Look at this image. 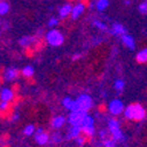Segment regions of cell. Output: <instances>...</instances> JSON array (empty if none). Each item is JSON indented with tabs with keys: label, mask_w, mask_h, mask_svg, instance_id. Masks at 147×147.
I'll return each mask as SVG.
<instances>
[{
	"label": "cell",
	"mask_w": 147,
	"mask_h": 147,
	"mask_svg": "<svg viewBox=\"0 0 147 147\" xmlns=\"http://www.w3.org/2000/svg\"><path fill=\"white\" fill-rule=\"evenodd\" d=\"M124 115L125 118H127L130 121L133 123H140L142 121L146 116H147V111L144 107V105L139 102H133L131 104H128L125 110H124Z\"/></svg>",
	"instance_id": "obj_1"
},
{
	"label": "cell",
	"mask_w": 147,
	"mask_h": 147,
	"mask_svg": "<svg viewBox=\"0 0 147 147\" xmlns=\"http://www.w3.org/2000/svg\"><path fill=\"white\" fill-rule=\"evenodd\" d=\"M46 41L53 47H59L63 43L64 38L61 32H59L56 29H51L46 34Z\"/></svg>",
	"instance_id": "obj_2"
},
{
	"label": "cell",
	"mask_w": 147,
	"mask_h": 147,
	"mask_svg": "<svg viewBox=\"0 0 147 147\" xmlns=\"http://www.w3.org/2000/svg\"><path fill=\"white\" fill-rule=\"evenodd\" d=\"M86 116H88V112L81 111V110H78V111H71L70 115L68 116V123L71 126H81Z\"/></svg>",
	"instance_id": "obj_3"
},
{
	"label": "cell",
	"mask_w": 147,
	"mask_h": 147,
	"mask_svg": "<svg viewBox=\"0 0 147 147\" xmlns=\"http://www.w3.org/2000/svg\"><path fill=\"white\" fill-rule=\"evenodd\" d=\"M76 103H77V107L81 111H84V112H88L89 110L92 109L94 106V102H92V98L88 95H81L77 99H76Z\"/></svg>",
	"instance_id": "obj_4"
},
{
	"label": "cell",
	"mask_w": 147,
	"mask_h": 147,
	"mask_svg": "<svg viewBox=\"0 0 147 147\" xmlns=\"http://www.w3.org/2000/svg\"><path fill=\"white\" fill-rule=\"evenodd\" d=\"M50 140V137L47 132H45V130L42 127H39V128H36V131H35V141L38 142L39 145L43 146L46 145L48 141Z\"/></svg>",
	"instance_id": "obj_5"
},
{
	"label": "cell",
	"mask_w": 147,
	"mask_h": 147,
	"mask_svg": "<svg viewBox=\"0 0 147 147\" xmlns=\"http://www.w3.org/2000/svg\"><path fill=\"white\" fill-rule=\"evenodd\" d=\"M124 105L120 100L116 99V100H112L111 103L109 104V111L111 112L113 116H119L123 111H124Z\"/></svg>",
	"instance_id": "obj_6"
},
{
	"label": "cell",
	"mask_w": 147,
	"mask_h": 147,
	"mask_svg": "<svg viewBox=\"0 0 147 147\" xmlns=\"http://www.w3.org/2000/svg\"><path fill=\"white\" fill-rule=\"evenodd\" d=\"M14 98V92L12 89H8V88H4L0 92V100L1 102H8L11 103Z\"/></svg>",
	"instance_id": "obj_7"
},
{
	"label": "cell",
	"mask_w": 147,
	"mask_h": 147,
	"mask_svg": "<svg viewBox=\"0 0 147 147\" xmlns=\"http://www.w3.org/2000/svg\"><path fill=\"white\" fill-rule=\"evenodd\" d=\"M62 104H63V106H64L67 110H70V111H78L76 100H72V99L69 98V97H65V98L62 100Z\"/></svg>",
	"instance_id": "obj_8"
},
{
	"label": "cell",
	"mask_w": 147,
	"mask_h": 147,
	"mask_svg": "<svg viewBox=\"0 0 147 147\" xmlns=\"http://www.w3.org/2000/svg\"><path fill=\"white\" fill-rule=\"evenodd\" d=\"M19 74H20V71L16 68H8L5 71V80H7V81L16 80L18 76H19Z\"/></svg>",
	"instance_id": "obj_9"
},
{
	"label": "cell",
	"mask_w": 147,
	"mask_h": 147,
	"mask_svg": "<svg viewBox=\"0 0 147 147\" xmlns=\"http://www.w3.org/2000/svg\"><path fill=\"white\" fill-rule=\"evenodd\" d=\"M65 117H63V116H56V117H54L53 119H51V126H53V128H61V127H63L64 126V124H65Z\"/></svg>",
	"instance_id": "obj_10"
},
{
	"label": "cell",
	"mask_w": 147,
	"mask_h": 147,
	"mask_svg": "<svg viewBox=\"0 0 147 147\" xmlns=\"http://www.w3.org/2000/svg\"><path fill=\"white\" fill-rule=\"evenodd\" d=\"M81 133H82L81 126H71L69 128V131H68L67 139H76Z\"/></svg>",
	"instance_id": "obj_11"
},
{
	"label": "cell",
	"mask_w": 147,
	"mask_h": 147,
	"mask_svg": "<svg viewBox=\"0 0 147 147\" xmlns=\"http://www.w3.org/2000/svg\"><path fill=\"white\" fill-rule=\"evenodd\" d=\"M136 61H137V63H139V64L147 63V49L141 50V51H139V53L137 54Z\"/></svg>",
	"instance_id": "obj_12"
},
{
	"label": "cell",
	"mask_w": 147,
	"mask_h": 147,
	"mask_svg": "<svg viewBox=\"0 0 147 147\" xmlns=\"http://www.w3.org/2000/svg\"><path fill=\"white\" fill-rule=\"evenodd\" d=\"M21 75H22L24 77H26V78L33 77V75H34V68H33L32 65H26V67L22 68V70H21Z\"/></svg>",
	"instance_id": "obj_13"
},
{
	"label": "cell",
	"mask_w": 147,
	"mask_h": 147,
	"mask_svg": "<svg viewBox=\"0 0 147 147\" xmlns=\"http://www.w3.org/2000/svg\"><path fill=\"white\" fill-rule=\"evenodd\" d=\"M84 11V6L82 4H78L76 5L75 7H72V11H71V16H72V19H76V18L80 16V14Z\"/></svg>",
	"instance_id": "obj_14"
},
{
	"label": "cell",
	"mask_w": 147,
	"mask_h": 147,
	"mask_svg": "<svg viewBox=\"0 0 147 147\" xmlns=\"http://www.w3.org/2000/svg\"><path fill=\"white\" fill-rule=\"evenodd\" d=\"M71 11H72V6L69 5V4H67V5L62 6L59 12H60V15H61L62 18H65V16L69 15V13H71Z\"/></svg>",
	"instance_id": "obj_15"
},
{
	"label": "cell",
	"mask_w": 147,
	"mask_h": 147,
	"mask_svg": "<svg viewBox=\"0 0 147 147\" xmlns=\"http://www.w3.org/2000/svg\"><path fill=\"white\" fill-rule=\"evenodd\" d=\"M33 41H34L33 38H29V36H24V38L20 39L19 43H20V46H22L24 48H28V47H30V45H32Z\"/></svg>",
	"instance_id": "obj_16"
},
{
	"label": "cell",
	"mask_w": 147,
	"mask_h": 147,
	"mask_svg": "<svg viewBox=\"0 0 147 147\" xmlns=\"http://www.w3.org/2000/svg\"><path fill=\"white\" fill-rule=\"evenodd\" d=\"M107 111H109V105H106L105 103H100V104L97 106V112H98L99 115H105Z\"/></svg>",
	"instance_id": "obj_17"
},
{
	"label": "cell",
	"mask_w": 147,
	"mask_h": 147,
	"mask_svg": "<svg viewBox=\"0 0 147 147\" xmlns=\"http://www.w3.org/2000/svg\"><path fill=\"white\" fill-rule=\"evenodd\" d=\"M123 42L128 47V48H133V39L128 35H123Z\"/></svg>",
	"instance_id": "obj_18"
},
{
	"label": "cell",
	"mask_w": 147,
	"mask_h": 147,
	"mask_svg": "<svg viewBox=\"0 0 147 147\" xmlns=\"http://www.w3.org/2000/svg\"><path fill=\"white\" fill-rule=\"evenodd\" d=\"M8 9H9L8 4H7V3H5V1H1V0H0V15L6 14V13L8 12Z\"/></svg>",
	"instance_id": "obj_19"
},
{
	"label": "cell",
	"mask_w": 147,
	"mask_h": 147,
	"mask_svg": "<svg viewBox=\"0 0 147 147\" xmlns=\"http://www.w3.org/2000/svg\"><path fill=\"white\" fill-rule=\"evenodd\" d=\"M35 126L34 125H27L25 128H24V133L26 134V136H32V134H34L35 133Z\"/></svg>",
	"instance_id": "obj_20"
},
{
	"label": "cell",
	"mask_w": 147,
	"mask_h": 147,
	"mask_svg": "<svg viewBox=\"0 0 147 147\" xmlns=\"http://www.w3.org/2000/svg\"><path fill=\"white\" fill-rule=\"evenodd\" d=\"M50 141H51L53 144H60V142L62 141V136H61L60 133H57V132H55V133L50 137Z\"/></svg>",
	"instance_id": "obj_21"
},
{
	"label": "cell",
	"mask_w": 147,
	"mask_h": 147,
	"mask_svg": "<svg viewBox=\"0 0 147 147\" xmlns=\"http://www.w3.org/2000/svg\"><path fill=\"white\" fill-rule=\"evenodd\" d=\"M107 5H109V1H107V0H98L96 6H97V9H98V11H103L104 8L107 7Z\"/></svg>",
	"instance_id": "obj_22"
},
{
	"label": "cell",
	"mask_w": 147,
	"mask_h": 147,
	"mask_svg": "<svg viewBox=\"0 0 147 147\" xmlns=\"http://www.w3.org/2000/svg\"><path fill=\"white\" fill-rule=\"evenodd\" d=\"M113 33L115 34H123V33H125V29H124V27L121 26V25H115L113 26Z\"/></svg>",
	"instance_id": "obj_23"
},
{
	"label": "cell",
	"mask_w": 147,
	"mask_h": 147,
	"mask_svg": "<svg viewBox=\"0 0 147 147\" xmlns=\"http://www.w3.org/2000/svg\"><path fill=\"white\" fill-rule=\"evenodd\" d=\"M9 106V103L8 102H1L0 100V111H6Z\"/></svg>",
	"instance_id": "obj_24"
},
{
	"label": "cell",
	"mask_w": 147,
	"mask_h": 147,
	"mask_svg": "<svg viewBox=\"0 0 147 147\" xmlns=\"http://www.w3.org/2000/svg\"><path fill=\"white\" fill-rule=\"evenodd\" d=\"M57 24H59V20L55 19V18H53V19H50V20L48 21V27H53V26L57 25Z\"/></svg>",
	"instance_id": "obj_25"
},
{
	"label": "cell",
	"mask_w": 147,
	"mask_h": 147,
	"mask_svg": "<svg viewBox=\"0 0 147 147\" xmlns=\"http://www.w3.org/2000/svg\"><path fill=\"white\" fill-rule=\"evenodd\" d=\"M115 88H116L117 90H121V89L124 88V82H123V81H117L116 84H115Z\"/></svg>",
	"instance_id": "obj_26"
},
{
	"label": "cell",
	"mask_w": 147,
	"mask_h": 147,
	"mask_svg": "<svg viewBox=\"0 0 147 147\" xmlns=\"http://www.w3.org/2000/svg\"><path fill=\"white\" fill-rule=\"evenodd\" d=\"M80 4H82L84 7H90V5H91L90 0H81V1H80Z\"/></svg>",
	"instance_id": "obj_27"
},
{
	"label": "cell",
	"mask_w": 147,
	"mask_h": 147,
	"mask_svg": "<svg viewBox=\"0 0 147 147\" xmlns=\"http://www.w3.org/2000/svg\"><path fill=\"white\" fill-rule=\"evenodd\" d=\"M11 119H12V121H16L18 119H19V113H18V112H14V113L12 115Z\"/></svg>",
	"instance_id": "obj_28"
},
{
	"label": "cell",
	"mask_w": 147,
	"mask_h": 147,
	"mask_svg": "<svg viewBox=\"0 0 147 147\" xmlns=\"http://www.w3.org/2000/svg\"><path fill=\"white\" fill-rule=\"evenodd\" d=\"M95 25H96L98 28H100V29H106L105 25H103V24H100V22H98V21H95Z\"/></svg>",
	"instance_id": "obj_29"
},
{
	"label": "cell",
	"mask_w": 147,
	"mask_h": 147,
	"mask_svg": "<svg viewBox=\"0 0 147 147\" xmlns=\"http://www.w3.org/2000/svg\"><path fill=\"white\" fill-rule=\"evenodd\" d=\"M80 57H81V54H76V55H74V56H72V60L75 61V60H78Z\"/></svg>",
	"instance_id": "obj_30"
},
{
	"label": "cell",
	"mask_w": 147,
	"mask_h": 147,
	"mask_svg": "<svg viewBox=\"0 0 147 147\" xmlns=\"http://www.w3.org/2000/svg\"><path fill=\"white\" fill-rule=\"evenodd\" d=\"M68 1H74V0H68Z\"/></svg>",
	"instance_id": "obj_31"
},
{
	"label": "cell",
	"mask_w": 147,
	"mask_h": 147,
	"mask_svg": "<svg viewBox=\"0 0 147 147\" xmlns=\"http://www.w3.org/2000/svg\"><path fill=\"white\" fill-rule=\"evenodd\" d=\"M146 92H147V90H146Z\"/></svg>",
	"instance_id": "obj_32"
}]
</instances>
